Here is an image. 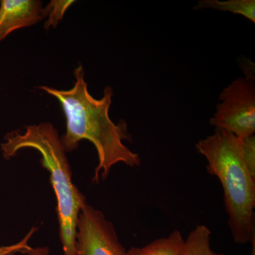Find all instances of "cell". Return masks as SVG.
I'll list each match as a JSON object with an SVG mask.
<instances>
[{
    "label": "cell",
    "instance_id": "6da1fadb",
    "mask_svg": "<svg viewBox=\"0 0 255 255\" xmlns=\"http://www.w3.org/2000/svg\"><path fill=\"white\" fill-rule=\"evenodd\" d=\"M75 82L68 90H59L41 86L46 92L58 100L66 119V131L61 137L65 152L78 148L83 140L95 145L99 164L96 167L92 182H100V174L105 179L111 169L118 163H124L135 168L140 167V159L124 145L123 140H130L127 122L122 120L116 124L110 117V109L113 97V89L107 87L100 100L94 98L88 90L85 80L83 67L80 65L74 71Z\"/></svg>",
    "mask_w": 255,
    "mask_h": 255
},
{
    "label": "cell",
    "instance_id": "7a4b0ae2",
    "mask_svg": "<svg viewBox=\"0 0 255 255\" xmlns=\"http://www.w3.org/2000/svg\"><path fill=\"white\" fill-rule=\"evenodd\" d=\"M1 148L6 159L24 148L35 149L41 154V165L50 172V183L56 196L63 255H77V224L87 199L73 184L66 152L54 126L45 122L29 126L23 132H10Z\"/></svg>",
    "mask_w": 255,
    "mask_h": 255
},
{
    "label": "cell",
    "instance_id": "3957f363",
    "mask_svg": "<svg viewBox=\"0 0 255 255\" xmlns=\"http://www.w3.org/2000/svg\"><path fill=\"white\" fill-rule=\"evenodd\" d=\"M196 148L207 161L208 172L221 182L233 241L251 243L255 239V177L243 160L240 137L216 128L213 135L196 143Z\"/></svg>",
    "mask_w": 255,
    "mask_h": 255
},
{
    "label": "cell",
    "instance_id": "277c9868",
    "mask_svg": "<svg viewBox=\"0 0 255 255\" xmlns=\"http://www.w3.org/2000/svg\"><path fill=\"white\" fill-rule=\"evenodd\" d=\"M219 100L211 125L239 137L255 135V85L252 79L234 80L223 89Z\"/></svg>",
    "mask_w": 255,
    "mask_h": 255
},
{
    "label": "cell",
    "instance_id": "5b68a950",
    "mask_svg": "<svg viewBox=\"0 0 255 255\" xmlns=\"http://www.w3.org/2000/svg\"><path fill=\"white\" fill-rule=\"evenodd\" d=\"M77 255H126L114 225L105 215L87 204L79 214Z\"/></svg>",
    "mask_w": 255,
    "mask_h": 255
},
{
    "label": "cell",
    "instance_id": "8992f818",
    "mask_svg": "<svg viewBox=\"0 0 255 255\" xmlns=\"http://www.w3.org/2000/svg\"><path fill=\"white\" fill-rule=\"evenodd\" d=\"M42 11L38 0L0 1V42L16 30L39 22L43 18Z\"/></svg>",
    "mask_w": 255,
    "mask_h": 255
},
{
    "label": "cell",
    "instance_id": "52a82bcc",
    "mask_svg": "<svg viewBox=\"0 0 255 255\" xmlns=\"http://www.w3.org/2000/svg\"><path fill=\"white\" fill-rule=\"evenodd\" d=\"M184 240L175 230L167 237L159 238L142 248H130L126 255H181Z\"/></svg>",
    "mask_w": 255,
    "mask_h": 255
},
{
    "label": "cell",
    "instance_id": "ba28073f",
    "mask_svg": "<svg viewBox=\"0 0 255 255\" xmlns=\"http://www.w3.org/2000/svg\"><path fill=\"white\" fill-rule=\"evenodd\" d=\"M211 231L207 226L198 225L184 241L181 255H223L211 250Z\"/></svg>",
    "mask_w": 255,
    "mask_h": 255
},
{
    "label": "cell",
    "instance_id": "9c48e42d",
    "mask_svg": "<svg viewBox=\"0 0 255 255\" xmlns=\"http://www.w3.org/2000/svg\"><path fill=\"white\" fill-rule=\"evenodd\" d=\"M214 9L220 11H231L234 14H241L245 17L255 22V0H201L196 5L194 9Z\"/></svg>",
    "mask_w": 255,
    "mask_h": 255
},
{
    "label": "cell",
    "instance_id": "30bf717a",
    "mask_svg": "<svg viewBox=\"0 0 255 255\" xmlns=\"http://www.w3.org/2000/svg\"><path fill=\"white\" fill-rule=\"evenodd\" d=\"M75 3L74 0H52L42 11L43 18L47 17L44 27L49 29L50 27L55 28L60 21L63 20L64 15L72 4Z\"/></svg>",
    "mask_w": 255,
    "mask_h": 255
},
{
    "label": "cell",
    "instance_id": "8fae6325",
    "mask_svg": "<svg viewBox=\"0 0 255 255\" xmlns=\"http://www.w3.org/2000/svg\"><path fill=\"white\" fill-rule=\"evenodd\" d=\"M37 228H32L30 232L26 235L22 241L11 246L0 247V255H14L18 253L28 255H48L46 248L34 249L28 246V242L31 238L33 233L36 232Z\"/></svg>",
    "mask_w": 255,
    "mask_h": 255
},
{
    "label": "cell",
    "instance_id": "7c38bea8",
    "mask_svg": "<svg viewBox=\"0 0 255 255\" xmlns=\"http://www.w3.org/2000/svg\"><path fill=\"white\" fill-rule=\"evenodd\" d=\"M240 145L243 160L253 177H255V135L240 137Z\"/></svg>",
    "mask_w": 255,
    "mask_h": 255
}]
</instances>
